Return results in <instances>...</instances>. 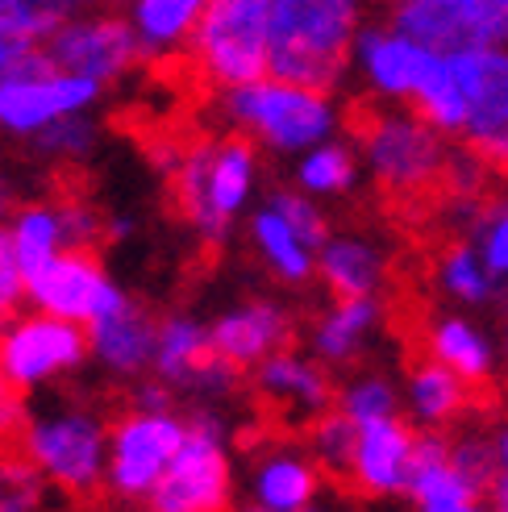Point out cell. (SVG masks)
<instances>
[{
    "label": "cell",
    "mask_w": 508,
    "mask_h": 512,
    "mask_svg": "<svg viewBox=\"0 0 508 512\" xmlns=\"http://www.w3.org/2000/svg\"><path fill=\"white\" fill-rule=\"evenodd\" d=\"M259 155L246 134L196 138L171 159V204L200 242L221 246L259 192Z\"/></svg>",
    "instance_id": "obj_1"
},
{
    "label": "cell",
    "mask_w": 508,
    "mask_h": 512,
    "mask_svg": "<svg viewBox=\"0 0 508 512\" xmlns=\"http://www.w3.org/2000/svg\"><path fill=\"white\" fill-rule=\"evenodd\" d=\"M359 155L375 179V188L396 204H417L438 196L450 167V138L434 121H425L413 105L404 109L396 100L359 105L350 117Z\"/></svg>",
    "instance_id": "obj_2"
},
{
    "label": "cell",
    "mask_w": 508,
    "mask_h": 512,
    "mask_svg": "<svg viewBox=\"0 0 508 512\" xmlns=\"http://www.w3.org/2000/svg\"><path fill=\"white\" fill-rule=\"evenodd\" d=\"M367 0H271L267 71L296 84L338 92L354 71Z\"/></svg>",
    "instance_id": "obj_3"
},
{
    "label": "cell",
    "mask_w": 508,
    "mask_h": 512,
    "mask_svg": "<svg viewBox=\"0 0 508 512\" xmlns=\"http://www.w3.org/2000/svg\"><path fill=\"white\" fill-rule=\"evenodd\" d=\"M221 117L230 121V130L246 134L267 155H304L309 146L334 138L342 130V109L334 92L296 84L284 75H259L250 84L217 92Z\"/></svg>",
    "instance_id": "obj_4"
},
{
    "label": "cell",
    "mask_w": 508,
    "mask_h": 512,
    "mask_svg": "<svg viewBox=\"0 0 508 512\" xmlns=\"http://www.w3.org/2000/svg\"><path fill=\"white\" fill-rule=\"evenodd\" d=\"M413 109L446 138L475 142L508 130V42L442 50V63Z\"/></svg>",
    "instance_id": "obj_5"
},
{
    "label": "cell",
    "mask_w": 508,
    "mask_h": 512,
    "mask_svg": "<svg viewBox=\"0 0 508 512\" xmlns=\"http://www.w3.org/2000/svg\"><path fill=\"white\" fill-rule=\"evenodd\" d=\"M109 421L113 417H105L92 404L59 400L46 413H30L17 450L38 467L50 492L75 504H92L105 496Z\"/></svg>",
    "instance_id": "obj_6"
},
{
    "label": "cell",
    "mask_w": 508,
    "mask_h": 512,
    "mask_svg": "<svg viewBox=\"0 0 508 512\" xmlns=\"http://www.w3.org/2000/svg\"><path fill=\"white\" fill-rule=\"evenodd\" d=\"M271 0H213L188 38L184 63L205 88L225 92L267 75Z\"/></svg>",
    "instance_id": "obj_7"
},
{
    "label": "cell",
    "mask_w": 508,
    "mask_h": 512,
    "mask_svg": "<svg viewBox=\"0 0 508 512\" xmlns=\"http://www.w3.org/2000/svg\"><path fill=\"white\" fill-rule=\"evenodd\" d=\"M496 450L479 433L417 429L413 471L404 496L421 512H475L492 500Z\"/></svg>",
    "instance_id": "obj_8"
},
{
    "label": "cell",
    "mask_w": 508,
    "mask_h": 512,
    "mask_svg": "<svg viewBox=\"0 0 508 512\" xmlns=\"http://www.w3.org/2000/svg\"><path fill=\"white\" fill-rule=\"evenodd\" d=\"M234 504V458L230 429L217 404H196L188 413V438L175 450L159 479L150 508L155 512H221Z\"/></svg>",
    "instance_id": "obj_9"
},
{
    "label": "cell",
    "mask_w": 508,
    "mask_h": 512,
    "mask_svg": "<svg viewBox=\"0 0 508 512\" xmlns=\"http://www.w3.org/2000/svg\"><path fill=\"white\" fill-rule=\"evenodd\" d=\"M100 96L105 84L59 67L46 55V46H38L9 75H0V138L25 142L71 113H92Z\"/></svg>",
    "instance_id": "obj_10"
},
{
    "label": "cell",
    "mask_w": 508,
    "mask_h": 512,
    "mask_svg": "<svg viewBox=\"0 0 508 512\" xmlns=\"http://www.w3.org/2000/svg\"><path fill=\"white\" fill-rule=\"evenodd\" d=\"M188 438V417L175 408H121L109 421L105 496L121 504H150L175 450Z\"/></svg>",
    "instance_id": "obj_11"
},
{
    "label": "cell",
    "mask_w": 508,
    "mask_h": 512,
    "mask_svg": "<svg viewBox=\"0 0 508 512\" xmlns=\"http://www.w3.org/2000/svg\"><path fill=\"white\" fill-rule=\"evenodd\" d=\"M88 354V325L80 321L30 309L0 325V367L21 392H38L63 375H75Z\"/></svg>",
    "instance_id": "obj_12"
},
{
    "label": "cell",
    "mask_w": 508,
    "mask_h": 512,
    "mask_svg": "<svg viewBox=\"0 0 508 512\" xmlns=\"http://www.w3.org/2000/svg\"><path fill=\"white\" fill-rule=\"evenodd\" d=\"M42 46L59 67L80 71L96 84H117L146 59L130 13H117V9H96V13L80 9Z\"/></svg>",
    "instance_id": "obj_13"
},
{
    "label": "cell",
    "mask_w": 508,
    "mask_h": 512,
    "mask_svg": "<svg viewBox=\"0 0 508 512\" xmlns=\"http://www.w3.org/2000/svg\"><path fill=\"white\" fill-rule=\"evenodd\" d=\"M125 300L92 246H67L50 263L30 271V309L92 325Z\"/></svg>",
    "instance_id": "obj_14"
},
{
    "label": "cell",
    "mask_w": 508,
    "mask_h": 512,
    "mask_svg": "<svg viewBox=\"0 0 508 512\" xmlns=\"http://www.w3.org/2000/svg\"><path fill=\"white\" fill-rule=\"evenodd\" d=\"M442 63V50L417 42L413 34H404L400 25H363L359 42H354V71H359L363 88L375 100H413L425 92V84L434 80V71Z\"/></svg>",
    "instance_id": "obj_15"
},
{
    "label": "cell",
    "mask_w": 508,
    "mask_h": 512,
    "mask_svg": "<svg viewBox=\"0 0 508 512\" xmlns=\"http://www.w3.org/2000/svg\"><path fill=\"white\" fill-rule=\"evenodd\" d=\"M388 21L434 50L508 42V0H388Z\"/></svg>",
    "instance_id": "obj_16"
},
{
    "label": "cell",
    "mask_w": 508,
    "mask_h": 512,
    "mask_svg": "<svg viewBox=\"0 0 508 512\" xmlns=\"http://www.w3.org/2000/svg\"><path fill=\"white\" fill-rule=\"evenodd\" d=\"M250 392L288 425H309L325 408H334L338 383H334V367H325L313 350L300 354L284 346L250 371Z\"/></svg>",
    "instance_id": "obj_17"
},
{
    "label": "cell",
    "mask_w": 508,
    "mask_h": 512,
    "mask_svg": "<svg viewBox=\"0 0 508 512\" xmlns=\"http://www.w3.org/2000/svg\"><path fill=\"white\" fill-rule=\"evenodd\" d=\"M417 450V425L396 417H379L359 425V442H354V467L346 479V492L359 500H396L409 488Z\"/></svg>",
    "instance_id": "obj_18"
},
{
    "label": "cell",
    "mask_w": 508,
    "mask_h": 512,
    "mask_svg": "<svg viewBox=\"0 0 508 512\" xmlns=\"http://www.w3.org/2000/svg\"><path fill=\"white\" fill-rule=\"evenodd\" d=\"M209 334H213V354L238 367L242 375H250L263 358L292 346L296 313L271 296H250L242 304H230L221 317H213Z\"/></svg>",
    "instance_id": "obj_19"
},
{
    "label": "cell",
    "mask_w": 508,
    "mask_h": 512,
    "mask_svg": "<svg viewBox=\"0 0 508 512\" xmlns=\"http://www.w3.org/2000/svg\"><path fill=\"white\" fill-rule=\"evenodd\" d=\"M388 325L384 296H329V304L309 325V350L325 367L346 371L359 367L367 350L379 342Z\"/></svg>",
    "instance_id": "obj_20"
},
{
    "label": "cell",
    "mask_w": 508,
    "mask_h": 512,
    "mask_svg": "<svg viewBox=\"0 0 508 512\" xmlns=\"http://www.w3.org/2000/svg\"><path fill=\"white\" fill-rule=\"evenodd\" d=\"M155 342H159V317L146 313L130 296L88 325V346L100 371L125 383L142 379L155 367Z\"/></svg>",
    "instance_id": "obj_21"
},
{
    "label": "cell",
    "mask_w": 508,
    "mask_h": 512,
    "mask_svg": "<svg viewBox=\"0 0 508 512\" xmlns=\"http://www.w3.org/2000/svg\"><path fill=\"white\" fill-rule=\"evenodd\" d=\"M317 279L329 296H384L392 284V254L371 234L329 229L317 246Z\"/></svg>",
    "instance_id": "obj_22"
},
{
    "label": "cell",
    "mask_w": 508,
    "mask_h": 512,
    "mask_svg": "<svg viewBox=\"0 0 508 512\" xmlns=\"http://www.w3.org/2000/svg\"><path fill=\"white\" fill-rule=\"evenodd\" d=\"M325 471L309 446H267L250 467V504L259 512H304L321 496Z\"/></svg>",
    "instance_id": "obj_23"
},
{
    "label": "cell",
    "mask_w": 508,
    "mask_h": 512,
    "mask_svg": "<svg viewBox=\"0 0 508 512\" xmlns=\"http://www.w3.org/2000/svg\"><path fill=\"white\" fill-rule=\"evenodd\" d=\"M471 388L475 383H467L459 371L417 350L409 358V371H404V413L417 429H450L467 417L475 400Z\"/></svg>",
    "instance_id": "obj_24"
},
{
    "label": "cell",
    "mask_w": 508,
    "mask_h": 512,
    "mask_svg": "<svg viewBox=\"0 0 508 512\" xmlns=\"http://www.w3.org/2000/svg\"><path fill=\"white\" fill-rule=\"evenodd\" d=\"M417 350H425L429 358L446 363L450 371H459L467 383H475V388H479V383H492V375H496V346H492V338L471 317H459V313L425 317Z\"/></svg>",
    "instance_id": "obj_25"
},
{
    "label": "cell",
    "mask_w": 508,
    "mask_h": 512,
    "mask_svg": "<svg viewBox=\"0 0 508 512\" xmlns=\"http://www.w3.org/2000/svg\"><path fill=\"white\" fill-rule=\"evenodd\" d=\"M246 238L259 254V263L271 279H279L284 288H304L309 279H317V246L304 242L296 229L284 221V213H275L263 200V209H254L246 221Z\"/></svg>",
    "instance_id": "obj_26"
},
{
    "label": "cell",
    "mask_w": 508,
    "mask_h": 512,
    "mask_svg": "<svg viewBox=\"0 0 508 512\" xmlns=\"http://www.w3.org/2000/svg\"><path fill=\"white\" fill-rule=\"evenodd\" d=\"M213 358V334L209 325L192 313H167L159 317V342H155V371L163 383H171L175 396H188L196 388L200 371Z\"/></svg>",
    "instance_id": "obj_27"
},
{
    "label": "cell",
    "mask_w": 508,
    "mask_h": 512,
    "mask_svg": "<svg viewBox=\"0 0 508 512\" xmlns=\"http://www.w3.org/2000/svg\"><path fill=\"white\" fill-rule=\"evenodd\" d=\"M434 284L446 300L463 304V309H496V304H508V288L488 271L484 254L475 250V242L467 234L450 238L438 254H434Z\"/></svg>",
    "instance_id": "obj_28"
},
{
    "label": "cell",
    "mask_w": 508,
    "mask_h": 512,
    "mask_svg": "<svg viewBox=\"0 0 508 512\" xmlns=\"http://www.w3.org/2000/svg\"><path fill=\"white\" fill-rule=\"evenodd\" d=\"M213 0H134L130 21L146 59H184L196 21Z\"/></svg>",
    "instance_id": "obj_29"
},
{
    "label": "cell",
    "mask_w": 508,
    "mask_h": 512,
    "mask_svg": "<svg viewBox=\"0 0 508 512\" xmlns=\"http://www.w3.org/2000/svg\"><path fill=\"white\" fill-rule=\"evenodd\" d=\"M359 175H363V155L334 134V138L309 146L304 155H296L292 184L304 188L309 196H317V200H334V196L354 192Z\"/></svg>",
    "instance_id": "obj_30"
},
{
    "label": "cell",
    "mask_w": 508,
    "mask_h": 512,
    "mask_svg": "<svg viewBox=\"0 0 508 512\" xmlns=\"http://www.w3.org/2000/svg\"><path fill=\"white\" fill-rule=\"evenodd\" d=\"M5 225H9V238L17 246V259L25 271H38L59 250H67V225L59 213V196H38V200L17 204Z\"/></svg>",
    "instance_id": "obj_31"
},
{
    "label": "cell",
    "mask_w": 508,
    "mask_h": 512,
    "mask_svg": "<svg viewBox=\"0 0 508 512\" xmlns=\"http://www.w3.org/2000/svg\"><path fill=\"white\" fill-rule=\"evenodd\" d=\"M354 442H359V421L342 408H325L321 417H313L304 425V446L317 458V467L325 471L329 483H338L346 492V479H350V467H354Z\"/></svg>",
    "instance_id": "obj_32"
},
{
    "label": "cell",
    "mask_w": 508,
    "mask_h": 512,
    "mask_svg": "<svg viewBox=\"0 0 508 512\" xmlns=\"http://www.w3.org/2000/svg\"><path fill=\"white\" fill-rule=\"evenodd\" d=\"M100 142V125L92 113H71L55 125H46V130H38L34 138H25L21 146L30 150V159H42L50 167H75L84 163L92 150Z\"/></svg>",
    "instance_id": "obj_33"
},
{
    "label": "cell",
    "mask_w": 508,
    "mask_h": 512,
    "mask_svg": "<svg viewBox=\"0 0 508 512\" xmlns=\"http://www.w3.org/2000/svg\"><path fill=\"white\" fill-rule=\"evenodd\" d=\"M463 234L484 254L488 271L508 288V188L488 192L479 204H471V213L463 217Z\"/></svg>",
    "instance_id": "obj_34"
},
{
    "label": "cell",
    "mask_w": 508,
    "mask_h": 512,
    "mask_svg": "<svg viewBox=\"0 0 508 512\" xmlns=\"http://www.w3.org/2000/svg\"><path fill=\"white\" fill-rule=\"evenodd\" d=\"M342 413H350L354 421H379V417H396L400 413V388L388 379V375H379V371H354L338 383V400H334Z\"/></svg>",
    "instance_id": "obj_35"
},
{
    "label": "cell",
    "mask_w": 508,
    "mask_h": 512,
    "mask_svg": "<svg viewBox=\"0 0 508 512\" xmlns=\"http://www.w3.org/2000/svg\"><path fill=\"white\" fill-rule=\"evenodd\" d=\"M84 5L88 0H0V21H5L9 30L25 34V38L46 42L67 17H75Z\"/></svg>",
    "instance_id": "obj_36"
},
{
    "label": "cell",
    "mask_w": 508,
    "mask_h": 512,
    "mask_svg": "<svg viewBox=\"0 0 508 512\" xmlns=\"http://www.w3.org/2000/svg\"><path fill=\"white\" fill-rule=\"evenodd\" d=\"M46 479L21 450H0V512H34L46 500Z\"/></svg>",
    "instance_id": "obj_37"
},
{
    "label": "cell",
    "mask_w": 508,
    "mask_h": 512,
    "mask_svg": "<svg viewBox=\"0 0 508 512\" xmlns=\"http://www.w3.org/2000/svg\"><path fill=\"white\" fill-rule=\"evenodd\" d=\"M267 204H271L275 213H284V221L296 229L304 242L321 246V242L329 238V221H325V213L317 209V196H309L304 188H296V184H279V188L267 192Z\"/></svg>",
    "instance_id": "obj_38"
},
{
    "label": "cell",
    "mask_w": 508,
    "mask_h": 512,
    "mask_svg": "<svg viewBox=\"0 0 508 512\" xmlns=\"http://www.w3.org/2000/svg\"><path fill=\"white\" fill-rule=\"evenodd\" d=\"M21 304H30V271L21 267L9 225L0 221V325L13 321L21 313Z\"/></svg>",
    "instance_id": "obj_39"
},
{
    "label": "cell",
    "mask_w": 508,
    "mask_h": 512,
    "mask_svg": "<svg viewBox=\"0 0 508 512\" xmlns=\"http://www.w3.org/2000/svg\"><path fill=\"white\" fill-rule=\"evenodd\" d=\"M25 421H30V408H25V392L5 375L0 367V450H17Z\"/></svg>",
    "instance_id": "obj_40"
},
{
    "label": "cell",
    "mask_w": 508,
    "mask_h": 512,
    "mask_svg": "<svg viewBox=\"0 0 508 512\" xmlns=\"http://www.w3.org/2000/svg\"><path fill=\"white\" fill-rule=\"evenodd\" d=\"M42 42H34V38H25V34H17V30H9L5 21H0V75H9L25 55H34Z\"/></svg>",
    "instance_id": "obj_41"
},
{
    "label": "cell",
    "mask_w": 508,
    "mask_h": 512,
    "mask_svg": "<svg viewBox=\"0 0 508 512\" xmlns=\"http://www.w3.org/2000/svg\"><path fill=\"white\" fill-rule=\"evenodd\" d=\"M134 234V217H105V238L109 242H125Z\"/></svg>",
    "instance_id": "obj_42"
},
{
    "label": "cell",
    "mask_w": 508,
    "mask_h": 512,
    "mask_svg": "<svg viewBox=\"0 0 508 512\" xmlns=\"http://www.w3.org/2000/svg\"><path fill=\"white\" fill-rule=\"evenodd\" d=\"M17 209V200H13V188H9V179L0 175V221H9V213Z\"/></svg>",
    "instance_id": "obj_43"
},
{
    "label": "cell",
    "mask_w": 508,
    "mask_h": 512,
    "mask_svg": "<svg viewBox=\"0 0 508 512\" xmlns=\"http://www.w3.org/2000/svg\"><path fill=\"white\" fill-rule=\"evenodd\" d=\"M88 5H100V9H130L134 0H88Z\"/></svg>",
    "instance_id": "obj_44"
},
{
    "label": "cell",
    "mask_w": 508,
    "mask_h": 512,
    "mask_svg": "<svg viewBox=\"0 0 508 512\" xmlns=\"http://www.w3.org/2000/svg\"><path fill=\"white\" fill-rule=\"evenodd\" d=\"M504 358H508V325H504Z\"/></svg>",
    "instance_id": "obj_45"
}]
</instances>
